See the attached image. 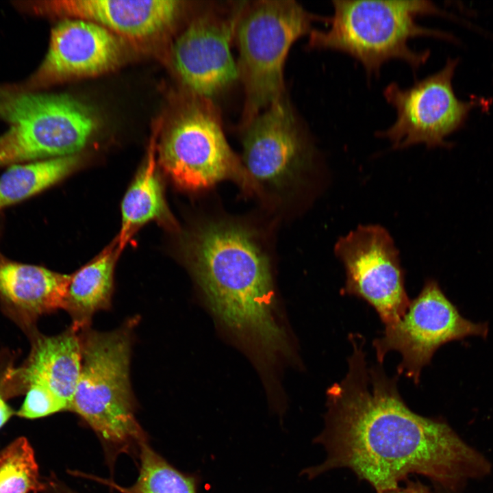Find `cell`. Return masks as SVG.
<instances>
[{"label":"cell","mask_w":493,"mask_h":493,"mask_svg":"<svg viewBox=\"0 0 493 493\" xmlns=\"http://www.w3.org/2000/svg\"><path fill=\"white\" fill-rule=\"evenodd\" d=\"M488 325L461 315L434 279L425 281L418 295L394 324L385 327L383 335L373 340L377 362L383 363L388 352L398 351L402 359L397 367L418 384L422 368L442 345L470 336L485 338Z\"/></svg>","instance_id":"ba28073f"},{"label":"cell","mask_w":493,"mask_h":493,"mask_svg":"<svg viewBox=\"0 0 493 493\" xmlns=\"http://www.w3.org/2000/svg\"><path fill=\"white\" fill-rule=\"evenodd\" d=\"M437 493H449V492H445V491H443L441 490H437Z\"/></svg>","instance_id":"d4e9b609"},{"label":"cell","mask_w":493,"mask_h":493,"mask_svg":"<svg viewBox=\"0 0 493 493\" xmlns=\"http://www.w3.org/2000/svg\"><path fill=\"white\" fill-rule=\"evenodd\" d=\"M78 164L79 157L75 155L8 166L0 176V211L50 188Z\"/></svg>","instance_id":"d6986e66"},{"label":"cell","mask_w":493,"mask_h":493,"mask_svg":"<svg viewBox=\"0 0 493 493\" xmlns=\"http://www.w3.org/2000/svg\"><path fill=\"white\" fill-rule=\"evenodd\" d=\"M245 3L203 4L175 39L171 60L186 89L211 99L238 79L231 45Z\"/></svg>","instance_id":"30bf717a"},{"label":"cell","mask_w":493,"mask_h":493,"mask_svg":"<svg viewBox=\"0 0 493 493\" xmlns=\"http://www.w3.org/2000/svg\"><path fill=\"white\" fill-rule=\"evenodd\" d=\"M140 469L136 482L123 488L108 483L121 493H197L194 479L170 466L147 442L139 451Z\"/></svg>","instance_id":"ffe728a7"},{"label":"cell","mask_w":493,"mask_h":493,"mask_svg":"<svg viewBox=\"0 0 493 493\" xmlns=\"http://www.w3.org/2000/svg\"><path fill=\"white\" fill-rule=\"evenodd\" d=\"M121 47L115 34L94 23L64 18L51 30L48 51L22 89L36 88L74 78L93 76L113 68Z\"/></svg>","instance_id":"4fadbf2b"},{"label":"cell","mask_w":493,"mask_h":493,"mask_svg":"<svg viewBox=\"0 0 493 493\" xmlns=\"http://www.w3.org/2000/svg\"><path fill=\"white\" fill-rule=\"evenodd\" d=\"M0 120L8 129L0 136V168L74 155L97 127L92 112L62 94L0 84Z\"/></svg>","instance_id":"8992f818"},{"label":"cell","mask_w":493,"mask_h":493,"mask_svg":"<svg viewBox=\"0 0 493 493\" xmlns=\"http://www.w3.org/2000/svg\"><path fill=\"white\" fill-rule=\"evenodd\" d=\"M333 14L326 17L325 30L309 34V49L332 50L354 58L368 77L378 76L382 66L402 60L414 71L427 60L429 51H416L409 42L416 37L451 39L448 34L427 28L417 22L418 16L438 14L440 9L429 1H331Z\"/></svg>","instance_id":"277c9868"},{"label":"cell","mask_w":493,"mask_h":493,"mask_svg":"<svg viewBox=\"0 0 493 493\" xmlns=\"http://www.w3.org/2000/svg\"><path fill=\"white\" fill-rule=\"evenodd\" d=\"M1 223H0V237H1Z\"/></svg>","instance_id":"484cf974"},{"label":"cell","mask_w":493,"mask_h":493,"mask_svg":"<svg viewBox=\"0 0 493 493\" xmlns=\"http://www.w3.org/2000/svg\"><path fill=\"white\" fill-rule=\"evenodd\" d=\"M24 401L16 412L23 418L34 419L69 410L68 405L46 385L35 381L26 383Z\"/></svg>","instance_id":"7402d4cb"},{"label":"cell","mask_w":493,"mask_h":493,"mask_svg":"<svg viewBox=\"0 0 493 493\" xmlns=\"http://www.w3.org/2000/svg\"><path fill=\"white\" fill-rule=\"evenodd\" d=\"M138 319L132 317L111 331L90 327L79 331L81 368L70 411L116 453L139 451L147 442L136 418L129 376L134 329Z\"/></svg>","instance_id":"3957f363"},{"label":"cell","mask_w":493,"mask_h":493,"mask_svg":"<svg viewBox=\"0 0 493 493\" xmlns=\"http://www.w3.org/2000/svg\"><path fill=\"white\" fill-rule=\"evenodd\" d=\"M457 64V60L449 59L441 70L407 88L390 83L383 94L396 118L377 136L388 139L394 149L418 144L428 148L447 145L445 138L461 127L472 104L459 100L454 92L452 79Z\"/></svg>","instance_id":"8fae6325"},{"label":"cell","mask_w":493,"mask_h":493,"mask_svg":"<svg viewBox=\"0 0 493 493\" xmlns=\"http://www.w3.org/2000/svg\"><path fill=\"white\" fill-rule=\"evenodd\" d=\"M118 255L115 242L71 275L63 309L70 315L73 329L90 327L97 312L110 309Z\"/></svg>","instance_id":"e0dca14e"},{"label":"cell","mask_w":493,"mask_h":493,"mask_svg":"<svg viewBox=\"0 0 493 493\" xmlns=\"http://www.w3.org/2000/svg\"><path fill=\"white\" fill-rule=\"evenodd\" d=\"M242 130L243 167L254 186L283 188L308 166L311 147L301 123L285 96L260 113Z\"/></svg>","instance_id":"7c38bea8"},{"label":"cell","mask_w":493,"mask_h":493,"mask_svg":"<svg viewBox=\"0 0 493 493\" xmlns=\"http://www.w3.org/2000/svg\"><path fill=\"white\" fill-rule=\"evenodd\" d=\"M383 493H432L430 489L419 481L407 480L403 487L384 492Z\"/></svg>","instance_id":"603a6c76"},{"label":"cell","mask_w":493,"mask_h":493,"mask_svg":"<svg viewBox=\"0 0 493 493\" xmlns=\"http://www.w3.org/2000/svg\"><path fill=\"white\" fill-rule=\"evenodd\" d=\"M318 19L325 17L314 15L292 0L246 1L235 35L238 79L244 92L241 129L285 96L283 68L288 52Z\"/></svg>","instance_id":"5b68a950"},{"label":"cell","mask_w":493,"mask_h":493,"mask_svg":"<svg viewBox=\"0 0 493 493\" xmlns=\"http://www.w3.org/2000/svg\"><path fill=\"white\" fill-rule=\"evenodd\" d=\"M16 4L27 12L88 21L131 40H147L164 32L184 9L182 1L173 0H55Z\"/></svg>","instance_id":"5bb4252c"},{"label":"cell","mask_w":493,"mask_h":493,"mask_svg":"<svg viewBox=\"0 0 493 493\" xmlns=\"http://www.w3.org/2000/svg\"><path fill=\"white\" fill-rule=\"evenodd\" d=\"M155 145L153 140L147 160L122 201L121 227L116 240L118 255L138 229L151 220L163 218L167 215L156 170Z\"/></svg>","instance_id":"ac0fdd59"},{"label":"cell","mask_w":493,"mask_h":493,"mask_svg":"<svg viewBox=\"0 0 493 493\" xmlns=\"http://www.w3.org/2000/svg\"><path fill=\"white\" fill-rule=\"evenodd\" d=\"M71 277L9 260L0 253V300L25 320L63 309Z\"/></svg>","instance_id":"9a60e30c"},{"label":"cell","mask_w":493,"mask_h":493,"mask_svg":"<svg viewBox=\"0 0 493 493\" xmlns=\"http://www.w3.org/2000/svg\"><path fill=\"white\" fill-rule=\"evenodd\" d=\"M55 493H78L64 484L55 483L53 485Z\"/></svg>","instance_id":"cb8c5ba5"},{"label":"cell","mask_w":493,"mask_h":493,"mask_svg":"<svg viewBox=\"0 0 493 493\" xmlns=\"http://www.w3.org/2000/svg\"><path fill=\"white\" fill-rule=\"evenodd\" d=\"M81 368L79 331L70 326L58 335L38 336L19 374L25 384L35 381L46 385L70 410Z\"/></svg>","instance_id":"2e32d148"},{"label":"cell","mask_w":493,"mask_h":493,"mask_svg":"<svg viewBox=\"0 0 493 493\" xmlns=\"http://www.w3.org/2000/svg\"><path fill=\"white\" fill-rule=\"evenodd\" d=\"M183 254L214 316L264 362L292 353L276 317L268 260L253 233L229 223L185 236Z\"/></svg>","instance_id":"7a4b0ae2"},{"label":"cell","mask_w":493,"mask_h":493,"mask_svg":"<svg viewBox=\"0 0 493 493\" xmlns=\"http://www.w3.org/2000/svg\"><path fill=\"white\" fill-rule=\"evenodd\" d=\"M45 489L28 440L19 438L0 451V493L38 492Z\"/></svg>","instance_id":"44dd1931"},{"label":"cell","mask_w":493,"mask_h":493,"mask_svg":"<svg viewBox=\"0 0 493 493\" xmlns=\"http://www.w3.org/2000/svg\"><path fill=\"white\" fill-rule=\"evenodd\" d=\"M334 253L345 270L342 295L366 301L385 327L404 316L411 302L405 289V270L394 242L383 227L358 226L339 238Z\"/></svg>","instance_id":"9c48e42d"},{"label":"cell","mask_w":493,"mask_h":493,"mask_svg":"<svg viewBox=\"0 0 493 493\" xmlns=\"http://www.w3.org/2000/svg\"><path fill=\"white\" fill-rule=\"evenodd\" d=\"M187 91L159 147L164 170L188 190L206 188L227 179L253 186L226 140L217 107L210 98Z\"/></svg>","instance_id":"52a82bcc"},{"label":"cell","mask_w":493,"mask_h":493,"mask_svg":"<svg viewBox=\"0 0 493 493\" xmlns=\"http://www.w3.org/2000/svg\"><path fill=\"white\" fill-rule=\"evenodd\" d=\"M353 347L345 377L327 391L325 425L314 439L327 452L324 462L303 470L309 479L345 468L377 493L421 475L449 493L492 470L489 460L440 418L420 416L406 405L382 364L368 366L365 340L351 333Z\"/></svg>","instance_id":"6da1fadb"}]
</instances>
